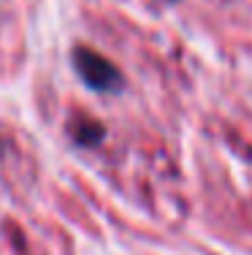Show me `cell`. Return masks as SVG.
Segmentation results:
<instances>
[{
  "mask_svg": "<svg viewBox=\"0 0 252 255\" xmlns=\"http://www.w3.org/2000/svg\"><path fill=\"white\" fill-rule=\"evenodd\" d=\"M168 3H179V0H168Z\"/></svg>",
  "mask_w": 252,
  "mask_h": 255,
  "instance_id": "3",
  "label": "cell"
},
{
  "mask_svg": "<svg viewBox=\"0 0 252 255\" xmlns=\"http://www.w3.org/2000/svg\"><path fill=\"white\" fill-rule=\"evenodd\" d=\"M71 65H74L76 76L84 82V87L95 90V93H119L125 87V76L114 63L103 57L100 52L89 49L84 44H76L71 49Z\"/></svg>",
  "mask_w": 252,
  "mask_h": 255,
  "instance_id": "1",
  "label": "cell"
},
{
  "mask_svg": "<svg viewBox=\"0 0 252 255\" xmlns=\"http://www.w3.org/2000/svg\"><path fill=\"white\" fill-rule=\"evenodd\" d=\"M65 130L76 147H95L106 138V125L95 117H87V114H74Z\"/></svg>",
  "mask_w": 252,
  "mask_h": 255,
  "instance_id": "2",
  "label": "cell"
}]
</instances>
